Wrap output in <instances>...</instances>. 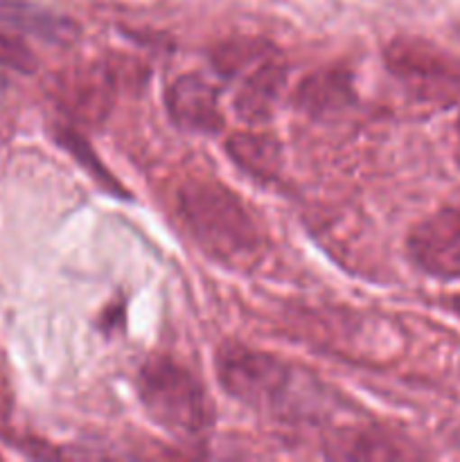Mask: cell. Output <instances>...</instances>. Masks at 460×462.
Returning a JSON list of instances; mask_svg holds the SVG:
<instances>
[{
	"label": "cell",
	"mask_w": 460,
	"mask_h": 462,
	"mask_svg": "<svg viewBox=\"0 0 460 462\" xmlns=\"http://www.w3.org/2000/svg\"><path fill=\"white\" fill-rule=\"evenodd\" d=\"M179 215L198 248L216 262L248 264L264 248V235L242 199L216 180L180 185Z\"/></svg>",
	"instance_id": "7a4b0ae2"
},
{
	"label": "cell",
	"mask_w": 460,
	"mask_h": 462,
	"mask_svg": "<svg viewBox=\"0 0 460 462\" xmlns=\"http://www.w3.org/2000/svg\"><path fill=\"white\" fill-rule=\"evenodd\" d=\"M215 365L224 391L248 409L273 418H309L323 409L316 383L269 352L225 343Z\"/></svg>",
	"instance_id": "6da1fadb"
},
{
	"label": "cell",
	"mask_w": 460,
	"mask_h": 462,
	"mask_svg": "<svg viewBox=\"0 0 460 462\" xmlns=\"http://www.w3.org/2000/svg\"><path fill=\"white\" fill-rule=\"evenodd\" d=\"M165 102L170 117L180 129L192 134H216L224 126L219 90L197 72H188L171 81Z\"/></svg>",
	"instance_id": "52a82bcc"
},
{
	"label": "cell",
	"mask_w": 460,
	"mask_h": 462,
	"mask_svg": "<svg viewBox=\"0 0 460 462\" xmlns=\"http://www.w3.org/2000/svg\"><path fill=\"white\" fill-rule=\"evenodd\" d=\"M144 413L170 436L197 440L215 424V404L201 379L170 356H152L138 370Z\"/></svg>",
	"instance_id": "3957f363"
},
{
	"label": "cell",
	"mask_w": 460,
	"mask_h": 462,
	"mask_svg": "<svg viewBox=\"0 0 460 462\" xmlns=\"http://www.w3.org/2000/svg\"><path fill=\"white\" fill-rule=\"evenodd\" d=\"M0 27L61 45L79 36V27L70 18L23 3V0H0Z\"/></svg>",
	"instance_id": "30bf717a"
},
{
	"label": "cell",
	"mask_w": 460,
	"mask_h": 462,
	"mask_svg": "<svg viewBox=\"0 0 460 462\" xmlns=\"http://www.w3.org/2000/svg\"><path fill=\"white\" fill-rule=\"evenodd\" d=\"M117 77L108 63H86L57 81V97L75 122L97 125L115 102Z\"/></svg>",
	"instance_id": "8992f818"
},
{
	"label": "cell",
	"mask_w": 460,
	"mask_h": 462,
	"mask_svg": "<svg viewBox=\"0 0 460 462\" xmlns=\"http://www.w3.org/2000/svg\"><path fill=\"white\" fill-rule=\"evenodd\" d=\"M356 102L352 75L341 68H325L311 72L296 90V104L314 117L338 116Z\"/></svg>",
	"instance_id": "9c48e42d"
},
{
	"label": "cell",
	"mask_w": 460,
	"mask_h": 462,
	"mask_svg": "<svg viewBox=\"0 0 460 462\" xmlns=\"http://www.w3.org/2000/svg\"><path fill=\"white\" fill-rule=\"evenodd\" d=\"M57 140L63 144V147L70 149V152L75 153L77 161H79L81 165L88 167L90 174L97 176V179L102 180V183H106L108 188L120 189V185H117V180L113 179V176H108L106 167L99 165V161H97V158H95L93 149H90L88 144H86L84 140H81V135L77 134L75 129H70V126H66V129H59V131H57Z\"/></svg>",
	"instance_id": "5bb4252c"
},
{
	"label": "cell",
	"mask_w": 460,
	"mask_h": 462,
	"mask_svg": "<svg viewBox=\"0 0 460 462\" xmlns=\"http://www.w3.org/2000/svg\"><path fill=\"white\" fill-rule=\"evenodd\" d=\"M419 271L437 280H460V203L419 221L406 239Z\"/></svg>",
	"instance_id": "5b68a950"
},
{
	"label": "cell",
	"mask_w": 460,
	"mask_h": 462,
	"mask_svg": "<svg viewBox=\"0 0 460 462\" xmlns=\"http://www.w3.org/2000/svg\"><path fill=\"white\" fill-rule=\"evenodd\" d=\"M386 66L419 102L446 106L460 99V61L436 45L418 39L392 41Z\"/></svg>",
	"instance_id": "277c9868"
},
{
	"label": "cell",
	"mask_w": 460,
	"mask_h": 462,
	"mask_svg": "<svg viewBox=\"0 0 460 462\" xmlns=\"http://www.w3.org/2000/svg\"><path fill=\"white\" fill-rule=\"evenodd\" d=\"M0 63L18 72H34L39 61L18 32L0 27Z\"/></svg>",
	"instance_id": "4fadbf2b"
},
{
	"label": "cell",
	"mask_w": 460,
	"mask_h": 462,
	"mask_svg": "<svg viewBox=\"0 0 460 462\" xmlns=\"http://www.w3.org/2000/svg\"><path fill=\"white\" fill-rule=\"evenodd\" d=\"M287 84V68L278 57L269 54L251 68L235 95V111L246 122H264L273 116L280 93Z\"/></svg>",
	"instance_id": "ba28073f"
},
{
	"label": "cell",
	"mask_w": 460,
	"mask_h": 462,
	"mask_svg": "<svg viewBox=\"0 0 460 462\" xmlns=\"http://www.w3.org/2000/svg\"><path fill=\"white\" fill-rule=\"evenodd\" d=\"M273 52L275 50L262 39H233L216 45L212 61H215L216 72L224 77H237Z\"/></svg>",
	"instance_id": "7c38bea8"
},
{
	"label": "cell",
	"mask_w": 460,
	"mask_h": 462,
	"mask_svg": "<svg viewBox=\"0 0 460 462\" xmlns=\"http://www.w3.org/2000/svg\"><path fill=\"white\" fill-rule=\"evenodd\" d=\"M230 158L242 167L244 171L260 180H271L278 176L282 165V152L278 140L271 135L257 134H237L225 144Z\"/></svg>",
	"instance_id": "8fae6325"
}]
</instances>
